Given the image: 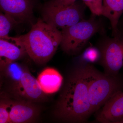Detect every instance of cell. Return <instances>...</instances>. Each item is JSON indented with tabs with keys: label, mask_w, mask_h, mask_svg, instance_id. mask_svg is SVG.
<instances>
[{
	"label": "cell",
	"mask_w": 123,
	"mask_h": 123,
	"mask_svg": "<svg viewBox=\"0 0 123 123\" xmlns=\"http://www.w3.org/2000/svg\"><path fill=\"white\" fill-rule=\"evenodd\" d=\"M77 67L69 77L57 103L56 116L64 122H86L92 114L88 92L87 64Z\"/></svg>",
	"instance_id": "obj_1"
},
{
	"label": "cell",
	"mask_w": 123,
	"mask_h": 123,
	"mask_svg": "<svg viewBox=\"0 0 123 123\" xmlns=\"http://www.w3.org/2000/svg\"><path fill=\"white\" fill-rule=\"evenodd\" d=\"M18 37L31 59L42 64L50 59L57 50L62 34L59 29L40 19L28 33Z\"/></svg>",
	"instance_id": "obj_2"
},
{
	"label": "cell",
	"mask_w": 123,
	"mask_h": 123,
	"mask_svg": "<svg viewBox=\"0 0 123 123\" xmlns=\"http://www.w3.org/2000/svg\"><path fill=\"white\" fill-rule=\"evenodd\" d=\"M100 16L91 14L88 19H84L62 30L60 45L62 50L67 54L76 55L84 49L95 35L105 33L104 25Z\"/></svg>",
	"instance_id": "obj_3"
},
{
	"label": "cell",
	"mask_w": 123,
	"mask_h": 123,
	"mask_svg": "<svg viewBox=\"0 0 123 123\" xmlns=\"http://www.w3.org/2000/svg\"><path fill=\"white\" fill-rule=\"evenodd\" d=\"M88 69V92L92 114L102 107L117 92L121 91L122 83L117 76L100 72L90 64Z\"/></svg>",
	"instance_id": "obj_4"
},
{
	"label": "cell",
	"mask_w": 123,
	"mask_h": 123,
	"mask_svg": "<svg viewBox=\"0 0 123 123\" xmlns=\"http://www.w3.org/2000/svg\"><path fill=\"white\" fill-rule=\"evenodd\" d=\"M86 6L81 1L69 5L60 0H50L44 5L43 20L56 29H65L84 20Z\"/></svg>",
	"instance_id": "obj_5"
},
{
	"label": "cell",
	"mask_w": 123,
	"mask_h": 123,
	"mask_svg": "<svg viewBox=\"0 0 123 123\" xmlns=\"http://www.w3.org/2000/svg\"><path fill=\"white\" fill-rule=\"evenodd\" d=\"M100 34L97 45L101 52L99 63L106 74L117 76L123 67V34L111 37L105 32Z\"/></svg>",
	"instance_id": "obj_6"
},
{
	"label": "cell",
	"mask_w": 123,
	"mask_h": 123,
	"mask_svg": "<svg viewBox=\"0 0 123 123\" xmlns=\"http://www.w3.org/2000/svg\"><path fill=\"white\" fill-rule=\"evenodd\" d=\"M11 90L18 100L34 103L43 102L47 98L37 79L26 69H25L20 80L12 84Z\"/></svg>",
	"instance_id": "obj_7"
},
{
	"label": "cell",
	"mask_w": 123,
	"mask_h": 123,
	"mask_svg": "<svg viewBox=\"0 0 123 123\" xmlns=\"http://www.w3.org/2000/svg\"><path fill=\"white\" fill-rule=\"evenodd\" d=\"M26 53L24 44L18 37L0 38V65L3 71L9 64L15 62Z\"/></svg>",
	"instance_id": "obj_8"
},
{
	"label": "cell",
	"mask_w": 123,
	"mask_h": 123,
	"mask_svg": "<svg viewBox=\"0 0 123 123\" xmlns=\"http://www.w3.org/2000/svg\"><path fill=\"white\" fill-rule=\"evenodd\" d=\"M96 117L97 122L117 123L123 117V92H117L103 106Z\"/></svg>",
	"instance_id": "obj_9"
},
{
	"label": "cell",
	"mask_w": 123,
	"mask_h": 123,
	"mask_svg": "<svg viewBox=\"0 0 123 123\" xmlns=\"http://www.w3.org/2000/svg\"><path fill=\"white\" fill-rule=\"evenodd\" d=\"M39 110L33 103L18 100L12 101L9 111V123H24L34 121Z\"/></svg>",
	"instance_id": "obj_10"
},
{
	"label": "cell",
	"mask_w": 123,
	"mask_h": 123,
	"mask_svg": "<svg viewBox=\"0 0 123 123\" xmlns=\"http://www.w3.org/2000/svg\"><path fill=\"white\" fill-rule=\"evenodd\" d=\"M33 7L31 0H0L1 11L19 22L30 17Z\"/></svg>",
	"instance_id": "obj_11"
},
{
	"label": "cell",
	"mask_w": 123,
	"mask_h": 123,
	"mask_svg": "<svg viewBox=\"0 0 123 123\" xmlns=\"http://www.w3.org/2000/svg\"><path fill=\"white\" fill-rule=\"evenodd\" d=\"M37 80L43 92L46 94H51L59 90L63 83V78L55 69L47 68L40 74Z\"/></svg>",
	"instance_id": "obj_12"
},
{
	"label": "cell",
	"mask_w": 123,
	"mask_h": 123,
	"mask_svg": "<svg viewBox=\"0 0 123 123\" xmlns=\"http://www.w3.org/2000/svg\"><path fill=\"white\" fill-rule=\"evenodd\" d=\"M123 14V0H103L101 16L110 21L112 36L119 34L118 25Z\"/></svg>",
	"instance_id": "obj_13"
},
{
	"label": "cell",
	"mask_w": 123,
	"mask_h": 123,
	"mask_svg": "<svg viewBox=\"0 0 123 123\" xmlns=\"http://www.w3.org/2000/svg\"><path fill=\"white\" fill-rule=\"evenodd\" d=\"M18 21L12 17L4 13L0 14V38L9 36V33L14 25Z\"/></svg>",
	"instance_id": "obj_14"
},
{
	"label": "cell",
	"mask_w": 123,
	"mask_h": 123,
	"mask_svg": "<svg viewBox=\"0 0 123 123\" xmlns=\"http://www.w3.org/2000/svg\"><path fill=\"white\" fill-rule=\"evenodd\" d=\"M101 57L98 48L97 47L90 46L83 52L80 59L82 64H90L99 62Z\"/></svg>",
	"instance_id": "obj_15"
},
{
	"label": "cell",
	"mask_w": 123,
	"mask_h": 123,
	"mask_svg": "<svg viewBox=\"0 0 123 123\" xmlns=\"http://www.w3.org/2000/svg\"><path fill=\"white\" fill-rule=\"evenodd\" d=\"M25 69L14 62L9 64L3 71H4L6 75L11 79L13 84L20 80Z\"/></svg>",
	"instance_id": "obj_16"
},
{
	"label": "cell",
	"mask_w": 123,
	"mask_h": 123,
	"mask_svg": "<svg viewBox=\"0 0 123 123\" xmlns=\"http://www.w3.org/2000/svg\"><path fill=\"white\" fill-rule=\"evenodd\" d=\"M12 101L8 99L1 100L0 103V123H9L10 110Z\"/></svg>",
	"instance_id": "obj_17"
},
{
	"label": "cell",
	"mask_w": 123,
	"mask_h": 123,
	"mask_svg": "<svg viewBox=\"0 0 123 123\" xmlns=\"http://www.w3.org/2000/svg\"><path fill=\"white\" fill-rule=\"evenodd\" d=\"M90 10L92 14L101 16L103 0H81Z\"/></svg>",
	"instance_id": "obj_18"
},
{
	"label": "cell",
	"mask_w": 123,
	"mask_h": 123,
	"mask_svg": "<svg viewBox=\"0 0 123 123\" xmlns=\"http://www.w3.org/2000/svg\"><path fill=\"white\" fill-rule=\"evenodd\" d=\"M118 29L119 32L123 34V14L119 21Z\"/></svg>",
	"instance_id": "obj_19"
},
{
	"label": "cell",
	"mask_w": 123,
	"mask_h": 123,
	"mask_svg": "<svg viewBox=\"0 0 123 123\" xmlns=\"http://www.w3.org/2000/svg\"><path fill=\"white\" fill-rule=\"evenodd\" d=\"M78 0H60L63 4L66 5L72 4Z\"/></svg>",
	"instance_id": "obj_20"
},
{
	"label": "cell",
	"mask_w": 123,
	"mask_h": 123,
	"mask_svg": "<svg viewBox=\"0 0 123 123\" xmlns=\"http://www.w3.org/2000/svg\"><path fill=\"white\" fill-rule=\"evenodd\" d=\"M117 123H123V118H122L120 119V120H119Z\"/></svg>",
	"instance_id": "obj_21"
}]
</instances>
